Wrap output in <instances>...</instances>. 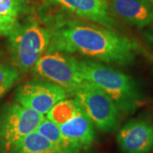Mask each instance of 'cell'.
Returning <instances> with one entry per match:
<instances>
[{"label": "cell", "instance_id": "cell-18", "mask_svg": "<svg viewBox=\"0 0 153 153\" xmlns=\"http://www.w3.org/2000/svg\"><path fill=\"white\" fill-rule=\"evenodd\" d=\"M147 38L153 44V33H149V34H147Z\"/></svg>", "mask_w": 153, "mask_h": 153}, {"label": "cell", "instance_id": "cell-16", "mask_svg": "<svg viewBox=\"0 0 153 153\" xmlns=\"http://www.w3.org/2000/svg\"><path fill=\"white\" fill-rule=\"evenodd\" d=\"M20 71L16 66L0 63V98L18 80Z\"/></svg>", "mask_w": 153, "mask_h": 153}, {"label": "cell", "instance_id": "cell-14", "mask_svg": "<svg viewBox=\"0 0 153 153\" xmlns=\"http://www.w3.org/2000/svg\"><path fill=\"white\" fill-rule=\"evenodd\" d=\"M82 111V110L74 99L71 100L66 98L54 105L52 109L47 113L46 118L59 127Z\"/></svg>", "mask_w": 153, "mask_h": 153}, {"label": "cell", "instance_id": "cell-19", "mask_svg": "<svg viewBox=\"0 0 153 153\" xmlns=\"http://www.w3.org/2000/svg\"><path fill=\"white\" fill-rule=\"evenodd\" d=\"M148 1H149V2H150V3L152 4V5L153 6V0H148Z\"/></svg>", "mask_w": 153, "mask_h": 153}, {"label": "cell", "instance_id": "cell-8", "mask_svg": "<svg viewBox=\"0 0 153 153\" xmlns=\"http://www.w3.org/2000/svg\"><path fill=\"white\" fill-rule=\"evenodd\" d=\"M49 2L66 12L105 27L111 29L116 24L107 0H49Z\"/></svg>", "mask_w": 153, "mask_h": 153}, {"label": "cell", "instance_id": "cell-10", "mask_svg": "<svg viewBox=\"0 0 153 153\" xmlns=\"http://www.w3.org/2000/svg\"><path fill=\"white\" fill-rule=\"evenodd\" d=\"M109 6L115 16L134 27L153 24V6L148 0H111Z\"/></svg>", "mask_w": 153, "mask_h": 153}, {"label": "cell", "instance_id": "cell-12", "mask_svg": "<svg viewBox=\"0 0 153 153\" xmlns=\"http://www.w3.org/2000/svg\"><path fill=\"white\" fill-rule=\"evenodd\" d=\"M36 131L54 144L56 147L65 153H81L82 150L76 143L71 141L60 131L59 127L44 117Z\"/></svg>", "mask_w": 153, "mask_h": 153}, {"label": "cell", "instance_id": "cell-9", "mask_svg": "<svg viewBox=\"0 0 153 153\" xmlns=\"http://www.w3.org/2000/svg\"><path fill=\"white\" fill-rule=\"evenodd\" d=\"M123 153H148L153 147V124L141 119L128 122L117 137Z\"/></svg>", "mask_w": 153, "mask_h": 153}, {"label": "cell", "instance_id": "cell-15", "mask_svg": "<svg viewBox=\"0 0 153 153\" xmlns=\"http://www.w3.org/2000/svg\"><path fill=\"white\" fill-rule=\"evenodd\" d=\"M27 11V0H0V17L18 23V19Z\"/></svg>", "mask_w": 153, "mask_h": 153}, {"label": "cell", "instance_id": "cell-17", "mask_svg": "<svg viewBox=\"0 0 153 153\" xmlns=\"http://www.w3.org/2000/svg\"><path fill=\"white\" fill-rule=\"evenodd\" d=\"M19 25H20L19 22L15 23V22H8L0 17V36L9 37Z\"/></svg>", "mask_w": 153, "mask_h": 153}, {"label": "cell", "instance_id": "cell-4", "mask_svg": "<svg viewBox=\"0 0 153 153\" xmlns=\"http://www.w3.org/2000/svg\"><path fill=\"white\" fill-rule=\"evenodd\" d=\"M71 95L100 130L111 132L118 128L121 121L120 111L114 101L100 88L84 80Z\"/></svg>", "mask_w": 153, "mask_h": 153}, {"label": "cell", "instance_id": "cell-6", "mask_svg": "<svg viewBox=\"0 0 153 153\" xmlns=\"http://www.w3.org/2000/svg\"><path fill=\"white\" fill-rule=\"evenodd\" d=\"M76 60L66 52L49 48L33 70L37 76L59 85L71 94L84 81L77 71Z\"/></svg>", "mask_w": 153, "mask_h": 153}, {"label": "cell", "instance_id": "cell-3", "mask_svg": "<svg viewBox=\"0 0 153 153\" xmlns=\"http://www.w3.org/2000/svg\"><path fill=\"white\" fill-rule=\"evenodd\" d=\"M52 33L37 22L19 25L9 36L8 49L10 59L19 71L27 72L49 49Z\"/></svg>", "mask_w": 153, "mask_h": 153}, {"label": "cell", "instance_id": "cell-5", "mask_svg": "<svg viewBox=\"0 0 153 153\" xmlns=\"http://www.w3.org/2000/svg\"><path fill=\"white\" fill-rule=\"evenodd\" d=\"M44 115L17 102L0 111V153H10L24 137L37 130Z\"/></svg>", "mask_w": 153, "mask_h": 153}, {"label": "cell", "instance_id": "cell-13", "mask_svg": "<svg viewBox=\"0 0 153 153\" xmlns=\"http://www.w3.org/2000/svg\"><path fill=\"white\" fill-rule=\"evenodd\" d=\"M10 153H65L37 131L24 137Z\"/></svg>", "mask_w": 153, "mask_h": 153}, {"label": "cell", "instance_id": "cell-7", "mask_svg": "<svg viewBox=\"0 0 153 153\" xmlns=\"http://www.w3.org/2000/svg\"><path fill=\"white\" fill-rule=\"evenodd\" d=\"M68 96L69 94L65 88L54 82L33 80L18 88L16 100L24 107L47 115L54 105Z\"/></svg>", "mask_w": 153, "mask_h": 153}, {"label": "cell", "instance_id": "cell-1", "mask_svg": "<svg viewBox=\"0 0 153 153\" xmlns=\"http://www.w3.org/2000/svg\"><path fill=\"white\" fill-rule=\"evenodd\" d=\"M50 30L49 48L105 63L127 66L134 61L140 51L135 40L105 27L61 19Z\"/></svg>", "mask_w": 153, "mask_h": 153}, {"label": "cell", "instance_id": "cell-2", "mask_svg": "<svg viewBox=\"0 0 153 153\" xmlns=\"http://www.w3.org/2000/svg\"><path fill=\"white\" fill-rule=\"evenodd\" d=\"M76 65L82 79L104 91L121 113L132 114L145 102L139 84L125 73L94 60H76Z\"/></svg>", "mask_w": 153, "mask_h": 153}, {"label": "cell", "instance_id": "cell-11", "mask_svg": "<svg viewBox=\"0 0 153 153\" xmlns=\"http://www.w3.org/2000/svg\"><path fill=\"white\" fill-rule=\"evenodd\" d=\"M61 133L82 150L90 147L95 140V132L92 121L82 111L76 117L59 126Z\"/></svg>", "mask_w": 153, "mask_h": 153}]
</instances>
